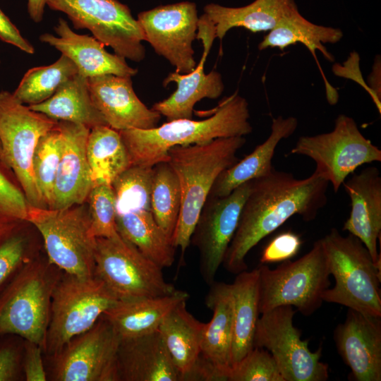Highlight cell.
<instances>
[{"label":"cell","instance_id":"cell-1","mask_svg":"<svg viewBox=\"0 0 381 381\" xmlns=\"http://www.w3.org/2000/svg\"><path fill=\"white\" fill-rule=\"evenodd\" d=\"M329 182L313 172L306 179L275 169L253 179L222 265L230 273L248 270L246 258L262 238L297 214L314 220L327 202Z\"/></svg>","mask_w":381,"mask_h":381},{"label":"cell","instance_id":"cell-2","mask_svg":"<svg viewBox=\"0 0 381 381\" xmlns=\"http://www.w3.org/2000/svg\"><path fill=\"white\" fill-rule=\"evenodd\" d=\"M249 118L247 100L235 92L222 99L208 119H179L151 129H128L119 133L131 164L152 167L168 161V152L175 146L250 134L253 127Z\"/></svg>","mask_w":381,"mask_h":381},{"label":"cell","instance_id":"cell-3","mask_svg":"<svg viewBox=\"0 0 381 381\" xmlns=\"http://www.w3.org/2000/svg\"><path fill=\"white\" fill-rule=\"evenodd\" d=\"M244 136L219 138L203 144L175 146L168 152V162L176 173L181 193V207L173 236L181 259L200 212L219 175L239 159Z\"/></svg>","mask_w":381,"mask_h":381},{"label":"cell","instance_id":"cell-4","mask_svg":"<svg viewBox=\"0 0 381 381\" xmlns=\"http://www.w3.org/2000/svg\"><path fill=\"white\" fill-rule=\"evenodd\" d=\"M63 274L36 256L0 291V337L13 334L46 350L54 289Z\"/></svg>","mask_w":381,"mask_h":381},{"label":"cell","instance_id":"cell-5","mask_svg":"<svg viewBox=\"0 0 381 381\" xmlns=\"http://www.w3.org/2000/svg\"><path fill=\"white\" fill-rule=\"evenodd\" d=\"M322 240L330 274L335 279L334 287L323 293V301L381 316V267L365 246L356 236H344L334 228Z\"/></svg>","mask_w":381,"mask_h":381},{"label":"cell","instance_id":"cell-6","mask_svg":"<svg viewBox=\"0 0 381 381\" xmlns=\"http://www.w3.org/2000/svg\"><path fill=\"white\" fill-rule=\"evenodd\" d=\"M258 272L260 314L282 306H294L310 316L321 306L330 286V272L322 238L299 259L283 261L275 269L260 264Z\"/></svg>","mask_w":381,"mask_h":381},{"label":"cell","instance_id":"cell-7","mask_svg":"<svg viewBox=\"0 0 381 381\" xmlns=\"http://www.w3.org/2000/svg\"><path fill=\"white\" fill-rule=\"evenodd\" d=\"M26 222L40 232L48 260L61 271L80 277L95 275L96 238L87 202L64 209L29 205Z\"/></svg>","mask_w":381,"mask_h":381},{"label":"cell","instance_id":"cell-8","mask_svg":"<svg viewBox=\"0 0 381 381\" xmlns=\"http://www.w3.org/2000/svg\"><path fill=\"white\" fill-rule=\"evenodd\" d=\"M119 299L95 275L63 272L52 294L45 352L54 357L73 337L87 331Z\"/></svg>","mask_w":381,"mask_h":381},{"label":"cell","instance_id":"cell-9","mask_svg":"<svg viewBox=\"0 0 381 381\" xmlns=\"http://www.w3.org/2000/svg\"><path fill=\"white\" fill-rule=\"evenodd\" d=\"M57 123L20 103L12 93L0 92V158L13 171L33 207L46 208L34 178L33 155L41 137Z\"/></svg>","mask_w":381,"mask_h":381},{"label":"cell","instance_id":"cell-10","mask_svg":"<svg viewBox=\"0 0 381 381\" xmlns=\"http://www.w3.org/2000/svg\"><path fill=\"white\" fill-rule=\"evenodd\" d=\"M290 154L313 160L314 172L331 183L335 193L357 168L381 162V150L361 133L353 119L344 114L337 116L332 131L300 137Z\"/></svg>","mask_w":381,"mask_h":381},{"label":"cell","instance_id":"cell-11","mask_svg":"<svg viewBox=\"0 0 381 381\" xmlns=\"http://www.w3.org/2000/svg\"><path fill=\"white\" fill-rule=\"evenodd\" d=\"M95 275L118 299L169 295L176 289L162 268L143 255L120 234L96 238Z\"/></svg>","mask_w":381,"mask_h":381},{"label":"cell","instance_id":"cell-12","mask_svg":"<svg viewBox=\"0 0 381 381\" xmlns=\"http://www.w3.org/2000/svg\"><path fill=\"white\" fill-rule=\"evenodd\" d=\"M296 311L282 306L261 313L258 318L254 347L267 350L274 358L284 381H326L328 365L320 361L322 347L308 348L309 339L294 325Z\"/></svg>","mask_w":381,"mask_h":381},{"label":"cell","instance_id":"cell-13","mask_svg":"<svg viewBox=\"0 0 381 381\" xmlns=\"http://www.w3.org/2000/svg\"><path fill=\"white\" fill-rule=\"evenodd\" d=\"M52 10L64 13L75 29H87L104 46L123 58L139 62L146 41L138 20L118 0H46Z\"/></svg>","mask_w":381,"mask_h":381},{"label":"cell","instance_id":"cell-14","mask_svg":"<svg viewBox=\"0 0 381 381\" xmlns=\"http://www.w3.org/2000/svg\"><path fill=\"white\" fill-rule=\"evenodd\" d=\"M121 337L102 315L87 331L71 339L53 358L57 381H118Z\"/></svg>","mask_w":381,"mask_h":381},{"label":"cell","instance_id":"cell-15","mask_svg":"<svg viewBox=\"0 0 381 381\" xmlns=\"http://www.w3.org/2000/svg\"><path fill=\"white\" fill-rule=\"evenodd\" d=\"M252 182L241 185L225 197L209 195L200 212L190 243L198 250L200 273L209 286L222 265Z\"/></svg>","mask_w":381,"mask_h":381},{"label":"cell","instance_id":"cell-16","mask_svg":"<svg viewBox=\"0 0 381 381\" xmlns=\"http://www.w3.org/2000/svg\"><path fill=\"white\" fill-rule=\"evenodd\" d=\"M138 21L156 53L164 56L181 74L196 67L193 42L198 31L194 3L183 1L140 13Z\"/></svg>","mask_w":381,"mask_h":381},{"label":"cell","instance_id":"cell-17","mask_svg":"<svg viewBox=\"0 0 381 381\" xmlns=\"http://www.w3.org/2000/svg\"><path fill=\"white\" fill-rule=\"evenodd\" d=\"M196 38L201 40L203 52L199 64L189 73L177 71L170 73L164 80L166 87L174 82L176 90L168 98L155 103L152 109L164 116L167 121L179 119H192L193 107L203 98L217 99L223 92L224 86L221 74L212 71L205 73L204 64L216 37V27L205 13L198 22Z\"/></svg>","mask_w":381,"mask_h":381},{"label":"cell","instance_id":"cell-18","mask_svg":"<svg viewBox=\"0 0 381 381\" xmlns=\"http://www.w3.org/2000/svg\"><path fill=\"white\" fill-rule=\"evenodd\" d=\"M340 356L351 369L350 380H381V316L349 308L334 332Z\"/></svg>","mask_w":381,"mask_h":381},{"label":"cell","instance_id":"cell-19","mask_svg":"<svg viewBox=\"0 0 381 381\" xmlns=\"http://www.w3.org/2000/svg\"><path fill=\"white\" fill-rule=\"evenodd\" d=\"M87 84L93 104L111 128L120 131L157 126L162 115L138 97L131 77L104 74L87 78Z\"/></svg>","mask_w":381,"mask_h":381},{"label":"cell","instance_id":"cell-20","mask_svg":"<svg viewBox=\"0 0 381 381\" xmlns=\"http://www.w3.org/2000/svg\"><path fill=\"white\" fill-rule=\"evenodd\" d=\"M58 126L63 136V148L51 209H64L86 202L92 188L86 154L90 129L67 121H58Z\"/></svg>","mask_w":381,"mask_h":381},{"label":"cell","instance_id":"cell-21","mask_svg":"<svg viewBox=\"0 0 381 381\" xmlns=\"http://www.w3.org/2000/svg\"><path fill=\"white\" fill-rule=\"evenodd\" d=\"M351 200V212L342 230L358 238L380 267L377 243L381 234V175L376 167H369L343 184Z\"/></svg>","mask_w":381,"mask_h":381},{"label":"cell","instance_id":"cell-22","mask_svg":"<svg viewBox=\"0 0 381 381\" xmlns=\"http://www.w3.org/2000/svg\"><path fill=\"white\" fill-rule=\"evenodd\" d=\"M54 30L57 36L44 33L40 35V41L70 59L81 75L87 78L113 74L131 78L137 74L138 69L129 66L124 58L108 52L94 37L73 32L64 19H59Z\"/></svg>","mask_w":381,"mask_h":381},{"label":"cell","instance_id":"cell-23","mask_svg":"<svg viewBox=\"0 0 381 381\" xmlns=\"http://www.w3.org/2000/svg\"><path fill=\"white\" fill-rule=\"evenodd\" d=\"M116 365L118 381H181L158 330L121 338Z\"/></svg>","mask_w":381,"mask_h":381},{"label":"cell","instance_id":"cell-24","mask_svg":"<svg viewBox=\"0 0 381 381\" xmlns=\"http://www.w3.org/2000/svg\"><path fill=\"white\" fill-rule=\"evenodd\" d=\"M298 120L294 116L273 118L268 138L241 160L224 170L217 178L209 195L225 197L241 185L271 174L274 169L272 158L279 143L296 130Z\"/></svg>","mask_w":381,"mask_h":381},{"label":"cell","instance_id":"cell-25","mask_svg":"<svg viewBox=\"0 0 381 381\" xmlns=\"http://www.w3.org/2000/svg\"><path fill=\"white\" fill-rule=\"evenodd\" d=\"M188 298L187 292L176 290L162 296L119 299L102 315L121 338L145 335L157 331L169 312Z\"/></svg>","mask_w":381,"mask_h":381},{"label":"cell","instance_id":"cell-26","mask_svg":"<svg viewBox=\"0 0 381 381\" xmlns=\"http://www.w3.org/2000/svg\"><path fill=\"white\" fill-rule=\"evenodd\" d=\"M205 305L212 311L204 329L200 355L227 377L233 339V298L231 284L214 281L210 285Z\"/></svg>","mask_w":381,"mask_h":381},{"label":"cell","instance_id":"cell-27","mask_svg":"<svg viewBox=\"0 0 381 381\" xmlns=\"http://www.w3.org/2000/svg\"><path fill=\"white\" fill-rule=\"evenodd\" d=\"M343 37L339 28L319 25L306 19L299 13L293 1L289 6L277 25L259 44L260 50L277 47L281 50L298 42L305 45L316 58L315 51L320 52L329 61L334 60V56L327 51L323 44H335Z\"/></svg>","mask_w":381,"mask_h":381},{"label":"cell","instance_id":"cell-28","mask_svg":"<svg viewBox=\"0 0 381 381\" xmlns=\"http://www.w3.org/2000/svg\"><path fill=\"white\" fill-rule=\"evenodd\" d=\"M186 301H181L176 306L157 329L180 375L181 381L200 355L206 325L187 310Z\"/></svg>","mask_w":381,"mask_h":381},{"label":"cell","instance_id":"cell-29","mask_svg":"<svg viewBox=\"0 0 381 381\" xmlns=\"http://www.w3.org/2000/svg\"><path fill=\"white\" fill-rule=\"evenodd\" d=\"M231 284L233 298V339L230 369L254 348V335L259 318L258 272L244 270Z\"/></svg>","mask_w":381,"mask_h":381},{"label":"cell","instance_id":"cell-30","mask_svg":"<svg viewBox=\"0 0 381 381\" xmlns=\"http://www.w3.org/2000/svg\"><path fill=\"white\" fill-rule=\"evenodd\" d=\"M28 107L55 121L81 124L89 129L108 126L91 99L87 78L79 73L63 84L50 98Z\"/></svg>","mask_w":381,"mask_h":381},{"label":"cell","instance_id":"cell-31","mask_svg":"<svg viewBox=\"0 0 381 381\" xmlns=\"http://www.w3.org/2000/svg\"><path fill=\"white\" fill-rule=\"evenodd\" d=\"M119 234L143 255L161 268L171 267L176 248L150 210H137L116 214Z\"/></svg>","mask_w":381,"mask_h":381},{"label":"cell","instance_id":"cell-32","mask_svg":"<svg viewBox=\"0 0 381 381\" xmlns=\"http://www.w3.org/2000/svg\"><path fill=\"white\" fill-rule=\"evenodd\" d=\"M294 0H255L242 7H226L216 4L205 6V13L216 27V37L222 40L233 28L242 27L250 32L272 30Z\"/></svg>","mask_w":381,"mask_h":381},{"label":"cell","instance_id":"cell-33","mask_svg":"<svg viewBox=\"0 0 381 381\" xmlns=\"http://www.w3.org/2000/svg\"><path fill=\"white\" fill-rule=\"evenodd\" d=\"M86 154L92 186L111 185L131 165L119 131L109 126H99L90 130Z\"/></svg>","mask_w":381,"mask_h":381},{"label":"cell","instance_id":"cell-34","mask_svg":"<svg viewBox=\"0 0 381 381\" xmlns=\"http://www.w3.org/2000/svg\"><path fill=\"white\" fill-rule=\"evenodd\" d=\"M150 207L156 222L173 241L181 207V193L177 176L168 161L153 166Z\"/></svg>","mask_w":381,"mask_h":381},{"label":"cell","instance_id":"cell-35","mask_svg":"<svg viewBox=\"0 0 381 381\" xmlns=\"http://www.w3.org/2000/svg\"><path fill=\"white\" fill-rule=\"evenodd\" d=\"M78 73L75 64L61 54L54 64L29 69L13 94L23 104H36L50 98L67 80Z\"/></svg>","mask_w":381,"mask_h":381},{"label":"cell","instance_id":"cell-36","mask_svg":"<svg viewBox=\"0 0 381 381\" xmlns=\"http://www.w3.org/2000/svg\"><path fill=\"white\" fill-rule=\"evenodd\" d=\"M153 166L131 164L112 182L116 214L150 210Z\"/></svg>","mask_w":381,"mask_h":381},{"label":"cell","instance_id":"cell-37","mask_svg":"<svg viewBox=\"0 0 381 381\" xmlns=\"http://www.w3.org/2000/svg\"><path fill=\"white\" fill-rule=\"evenodd\" d=\"M63 136L58 123L40 139L32 159L35 181L46 208H51L54 185L62 153Z\"/></svg>","mask_w":381,"mask_h":381},{"label":"cell","instance_id":"cell-38","mask_svg":"<svg viewBox=\"0 0 381 381\" xmlns=\"http://www.w3.org/2000/svg\"><path fill=\"white\" fill-rule=\"evenodd\" d=\"M22 222L0 241V291L35 256L30 234Z\"/></svg>","mask_w":381,"mask_h":381},{"label":"cell","instance_id":"cell-39","mask_svg":"<svg viewBox=\"0 0 381 381\" xmlns=\"http://www.w3.org/2000/svg\"><path fill=\"white\" fill-rule=\"evenodd\" d=\"M86 202L92 235L95 238H114L119 236L115 195L111 185L99 184L92 186Z\"/></svg>","mask_w":381,"mask_h":381},{"label":"cell","instance_id":"cell-40","mask_svg":"<svg viewBox=\"0 0 381 381\" xmlns=\"http://www.w3.org/2000/svg\"><path fill=\"white\" fill-rule=\"evenodd\" d=\"M228 381H284L271 353L254 347L229 370Z\"/></svg>","mask_w":381,"mask_h":381},{"label":"cell","instance_id":"cell-41","mask_svg":"<svg viewBox=\"0 0 381 381\" xmlns=\"http://www.w3.org/2000/svg\"><path fill=\"white\" fill-rule=\"evenodd\" d=\"M29 203L13 171L0 158V221L24 222Z\"/></svg>","mask_w":381,"mask_h":381},{"label":"cell","instance_id":"cell-42","mask_svg":"<svg viewBox=\"0 0 381 381\" xmlns=\"http://www.w3.org/2000/svg\"><path fill=\"white\" fill-rule=\"evenodd\" d=\"M301 237L292 232L285 231L276 236L262 250L260 262L268 264L290 260L299 251Z\"/></svg>","mask_w":381,"mask_h":381},{"label":"cell","instance_id":"cell-43","mask_svg":"<svg viewBox=\"0 0 381 381\" xmlns=\"http://www.w3.org/2000/svg\"><path fill=\"white\" fill-rule=\"evenodd\" d=\"M23 344L13 339L0 343V381H15L20 377Z\"/></svg>","mask_w":381,"mask_h":381},{"label":"cell","instance_id":"cell-44","mask_svg":"<svg viewBox=\"0 0 381 381\" xmlns=\"http://www.w3.org/2000/svg\"><path fill=\"white\" fill-rule=\"evenodd\" d=\"M42 349L37 344L25 340L22 368L27 381L47 380L46 371L42 358Z\"/></svg>","mask_w":381,"mask_h":381},{"label":"cell","instance_id":"cell-45","mask_svg":"<svg viewBox=\"0 0 381 381\" xmlns=\"http://www.w3.org/2000/svg\"><path fill=\"white\" fill-rule=\"evenodd\" d=\"M0 39L28 54H32L35 52L33 46L22 36L18 29L1 9Z\"/></svg>","mask_w":381,"mask_h":381},{"label":"cell","instance_id":"cell-46","mask_svg":"<svg viewBox=\"0 0 381 381\" xmlns=\"http://www.w3.org/2000/svg\"><path fill=\"white\" fill-rule=\"evenodd\" d=\"M46 0H28V10L31 19L40 22L43 18Z\"/></svg>","mask_w":381,"mask_h":381},{"label":"cell","instance_id":"cell-47","mask_svg":"<svg viewBox=\"0 0 381 381\" xmlns=\"http://www.w3.org/2000/svg\"><path fill=\"white\" fill-rule=\"evenodd\" d=\"M22 222H10L0 221V241L3 239L11 231Z\"/></svg>","mask_w":381,"mask_h":381},{"label":"cell","instance_id":"cell-48","mask_svg":"<svg viewBox=\"0 0 381 381\" xmlns=\"http://www.w3.org/2000/svg\"><path fill=\"white\" fill-rule=\"evenodd\" d=\"M1 143H0V157H1Z\"/></svg>","mask_w":381,"mask_h":381}]
</instances>
